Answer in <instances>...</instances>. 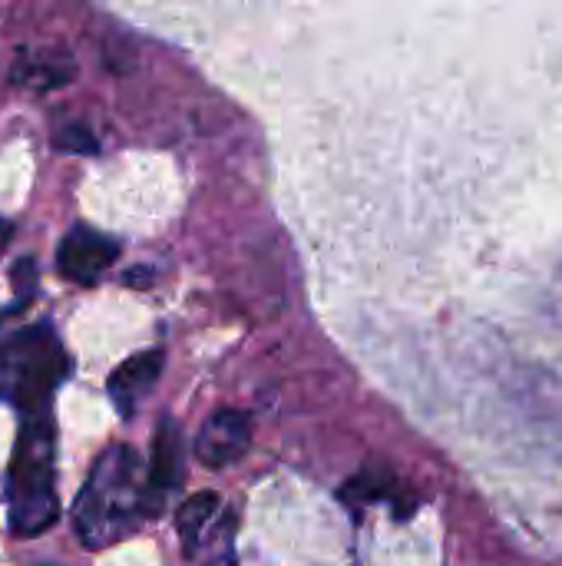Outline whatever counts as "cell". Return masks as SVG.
<instances>
[{"instance_id": "obj_2", "label": "cell", "mask_w": 562, "mask_h": 566, "mask_svg": "<svg viewBox=\"0 0 562 566\" xmlns=\"http://www.w3.org/2000/svg\"><path fill=\"white\" fill-rule=\"evenodd\" d=\"M53 448L56 441L50 411L26 418L7 471V517L17 537H40L60 517L53 488Z\"/></svg>"}, {"instance_id": "obj_6", "label": "cell", "mask_w": 562, "mask_h": 566, "mask_svg": "<svg viewBox=\"0 0 562 566\" xmlns=\"http://www.w3.org/2000/svg\"><path fill=\"white\" fill-rule=\"evenodd\" d=\"M159 375H162V352H159V348L139 352V355L126 358V361L109 375V385H106V388H109V398H113V405H116V411H119L123 418H129V415L142 405V398L156 388Z\"/></svg>"}, {"instance_id": "obj_9", "label": "cell", "mask_w": 562, "mask_h": 566, "mask_svg": "<svg viewBox=\"0 0 562 566\" xmlns=\"http://www.w3.org/2000/svg\"><path fill=\"white\" fill-rule=\"evenodd\" d=\"M215 511H219V497H215L212 491H199V494H192V497L179 507V514H176V531H179V537H182V544H185V554L199 544V534H202L205 524L215 517Z\"/></svg>"}, {"instance_id": "obj_4", "label": "cell", "mask_w": 562, "mask_h": 566, "mask_svg": "<svg viewBox=\"0 0 562 566\" xmlns=\"http://www.w3.org/2000/svg\"><path fill=\"white\" fill-rule=\"evenodd\" d=\"M119 259V242L89 229V226H76L66 232V239L56 249V265L60 272L76 282V285H93L99 282V275Z\"/></svg>"}, {"instance_id": "obj_12", "label": "cell", "mask_w": 562, "mask_h": 566, "mask_svg": "<svg viewBox=\"0 0 562 566\" xmlns=\"http://www.w3.org/2000/svg\"><path fill=\"white\" fill-rule=\"evenodd\" d=\"M10 242H13V222L0 216V259H3V252L10 249Z\"/></svg>"}, {"instance_id": "obj_3", "label": "cell", "mask_w": 562, "mask_h": 566, "mask_svg": "<svg viewBox=\"0 0 562 566\" xmlns=\"http://www.w3.org/2000/svg\"><path fill=\"white\" fill-rule=\"evenodd\" d=\"M66 371L70 358L46 322L20 328L0 342V401L26 418L50 411V398Z\"/></svg>"}, {"instance_id": "obj_10", "label": "cell", "mask_w": 562, "mask_h": 566, "mask_svg": "<svg viewBox=\"0 0 562 566\" xmlns=\"http://www.w3.org/2000/svg\"><path fill=\"white\" fill-rule=\"evenodd\" d=\"M391 488H394V478H391L388 471H374V468H368V471H361L358 478H351V481L341 488V501H344V504H351V507L374 504V501L388 497V494H391Z\"/></svg>"}, {"instance_id": "obj_8", "label": "cell", "mask_w": 562, "mask_h": 566, "mask_svg": "<svg viewBox=\"0 0 562 566\" xmlns=\"http://www.w3.org/2000/svg\"><path fill=\"white\" fill-rule=\"evenodd\" d=\"M70 80H73V60L63 50H23L10 70L13 86H26L36 93L66 86Z\"/></svg>"}, {"instance_id": "obj_1", "label": "cell", "mask_w": 562, "mask_h": 566, "mask_svg": "<svg viewBox=\"0 0 562 566\" xmlns=\"http://www.w3.org/2000/svg\"><path fill=\"white\" fill-rule=\"evenodd\" d=\"M152 514L156 504L149 501V488L139 484L136 451L116 444L89 471V481L73 507V527L86 547L99 551L132 534V527Z\"/></svg>"}, {"instance_id": "obj_7", "label": "cell", "mask_w": 562, "mask_h": 566, "mask_svg": "<svg viewBox=\"0 0 562 566\" xmlns=\"http://www.w3.org/2000/svg\"><path fill=\"white\" fill-rule=\"evenodd\" d=\"M179 484H182V428L172 418H162L156 428L152 461H149V478H146L149 501L156 504V511Z\"/></svg>"}, {"instance_id": "obj_5", "label": "cell", "mask_w": 562, "mask_h": 566, "mask_svg": "<svg viewBox=\"0 0 562 566\" xmlns=\"http://www.w3.org/2000/svg\"><path fill=\"white\" fill-rule=\"evenodd\" d=\"M252 444V418L235 408L215 411L195 434V458L205 468H229L235 464Z\"/></svg>"}, {"instance_id": "obj_11", "label": "cell", "mask_w": 562, "mask_h": 566, "mask_svg": "<svg viewBox=\"0 0 562 566\" xmlns=\"http://www.w3.org/2000/svg\"><path fill=\"white\" fill-rule=\"evenodd\" d=\"M53 146H56L60 153H73V156H93V153H99L96 136H93L86 126H79V123L60 126V133L53 136Z\"/></svg>"}]
</instances>
